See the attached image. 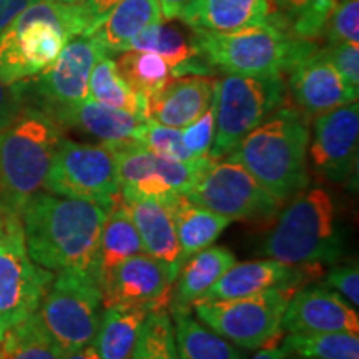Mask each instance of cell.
Returning a JSON list of instances; mask_svg holds the SVG:
<instances>
[{
	"instance_id": "6da1fadb",
	"label": "cell",
	"mask_w": 359,
	"mask_h": 359,
	"mask_svg": "<svg viewBox=\"0 0 359 359\" xmlns=\"http://www.w3.org/2000/svg\"><path fill=\"white\" fill-rule=\"evenodd\" d=\"M110 210L90 201L35 193L19 213L27 253L52 273L90 271Z\"/></svg>"
},
{
	"instance_id": "ba28073f",
	"label": "cell",
	"mask_w": 359,
	"mask_h": 359,
	"mask_svg": "<svg viewBox=\"0 0 359 359\" xmlns=\"http://www.w3.org/2000/svg\"><path fill=\"white\" fill-rule=\"evenodd\" d=\"M102 304L92 273L69 269L53 276L37 313L62 351L70 353L95 341Z\"/></svg>"
},
{
	"instance_id": "d6a6232c",
	"label": "cell",
	"mask_w": 359,
	"mask_h": 359,
	"mask_svg": "<svg viewBox=\"0 0 359 359\" xmlns=\"http://www.w3.org/2000/svg\"><path fill=\"white\" fill-rule=\"evenodd\" d=\"M281 346L288 356L304 359H359L354 333H290Z\"/></svg>"
},
{
	"instance_id": "4316f807",
	"label": "cell",
	"mask_w": 359,
	"mask_h": 359,
	"mask_svg": "<svg viewBox=\"0 0 359 359\" xmlns=\"http://www.w3.org/2000/svg\"><path fill=\"white\" fill-rule=\"evenodd\" d=\"M173 222L180 245V268L193 255L212 246L231 222L182 196L173 206Z\"/></svg>"
},
{
	"instance_id": "f6af8a7d",
	"label": "cell",
	"mask_w": 359,
	"mask_h": 359,
	"mask_svg": "<svg viewBox=\"0 0 359 359\" xmlns=\"http://www.w3.org/2000/svg\"><path fill=\"white\" fill-rule=\"evenodd\" d=\"M62 359H100V354H98L95 341L93 343L87 344V346L75 349V351L64 353Z\"/></svg>"
},
{
	"instance_id": "44dd1931",
	"label": "cell",
	"mask_w": 359,
	"mask_h": 359,
	"mask_svg": "<svg viewBox=\"0 0 359 359\" xmlns=\"http://www.w3.org/2000/svg\"><path fill=\"white\" fill-rule=\"evenodd\" d=\"M50 116L62 128H75L97 138L100 143L138 142L148 120L145 116L103 105L90 97L75 105L55 110Z\"/></svg>"
},
{
	"instance_id": "5bb4252c",
	"label": "cell",
	"mask_w": 359,
	"mask_h": 359,
	"mask_svg": "<svg viewBox=\"0 0 359 359\" xmlns=\"http://www.w3.org/2000/svg\"><path fill=\"white\" fill-rule=\"evenodd\" d=\"M358 102L314 116L308 145L313 170L334 183L346 182L358 167Z\"/></svg>"
},
{
	"instance_id": "ffe728a7",
	"label": "cell",
	"mask_w": 359,
	"mask_h": 359,
	"mask_svg": "<svg viewBox=\"0 0 359 359\" xmlns=\"http://www.w3.org/2000/svg\"><path fill=\"white\" fill-rule=\"evenodd\" d=\"M217 80L208 75H182L148 98L147 118L173 128H185L212 105Z\"/></svg>"
},
{
	"instance_id": "83f0119b",
	"label": "cell",
	"mask_w": 359,
	"mask_h": 359,
	"mask_svg": "<svg viewBox=\"0 0 359 359\" xmlns=\"http://www.w3.org/2000/svg\"><path fill=\"white\" fill-rule=\"evenodd\" d=\"M180 359H245L235 344L193 318L191 308L170 306Z\"/></svg>"
},
{
	"instance_id": "4fadbf2b",
	"label": "cell",
	"mask_w": 359,
	"mask_h": 359,
	"mask_svg": "<svg viewBox=\"0 0 359 359\" xmlns=\"http://www.w3.org/2000/svg\"><path fill=\"white\" fill-rule=\"evenodd\" d=\"M105 52L88 35L70 39L47 69L19 83L22 97L30 95L45 114L75 105L88 98L90 75Z\"/></svg>"
},
{
	"instance_id": "277c9868",
	"label": "cell",
	"mask_w": 359,
	"mask_h": 359,
	"mask_svg": "<svg viewBox=\"0 0 359 359\" xmlns=\"http://www.w3.org/2000/svg\"><path fill=\"white\" fill-rule=\"evenodd\" d=\"M62 127L37 107H25L0 130V212L19 218L25 201L43 188Z\"/></svg>"
},
{
	"instance_id": "8fae6325",
	"label": "cell",
	"mask_w": 359,
	"mask_h": 359,
	"mask_svg": "<svg viewBox=\"0 0 359 359\" xmlns=\"http://www.w3.org/2000/svg\"><path fill=\"white\" fill-rule=\"evenodd\" d=\"M185 198L230 222H269L281 212L280 201L248 170L228 158L215 160L193 183Z\"/></svg>"
},
{
	"instance_id": "60d3db41",
	"label": "cell",
	"mask_w": 359,
	"mask_h": 359,
	"mask_svg": "<svg viewBox=\"0 0 359 359\" xmlns=\"http://www.w3.org/2000/svg\"><path fill=\"white\" fill-rule=\"evenodd\" d=\"M22 109H24V97L19 83L8 85L0 80V130L12 123Z\"/></svg>"
},
{
	"instance_id": "7402d4cb",
	"label": "cell",
	"mask_w": 359,
	"mask_h": 359,
	"mask_svg": "<svg viewBox=\"0 0 359 359\" xmlns=\"http://www.w3.org/2000/svg\"><path fill=\"white\" fill-rule=\"evenodd\" d=\"M128 50L151 52L163 57L173 77L182 75H208L213 67L205 60L198 47V35L191 27L154 24L142 30L128 45Z\"/></svg>"
},
{
	"instance_id": "30bf717a",
	"label": "cell",
	"mask_w": 359,
	"mask_h": 359,
	"mask_svg": "<svg viewBox=\"0 0 359 359\" xmlns=\"http://www.w3.org/2000/svg\"><path fill=\"white\" fill-rule=\"evenodd\" d=\"M294 291L273 288L246 298L200 302L193 304L196 318L213 333L236 348L259 349L281 334L283 314Z\"/></svg>"
},
{
	"instance_id": "d6986e66",
	"label": "cell",
	"mask_w": 359,
	"mask_h": 359,
	"mask_svg": "<svg viewBox=\"0 0 359 359\" xmlns=\"http://www.w3.org/2000/svg\"><path fill=\"white\" fill-rule=\"evenodd\" d=\"M308 268L311 266H291L271 258L235 263L201 296L200 302L246 298L273 288H286L296 293L304 281V273Z\"/></svg>"
},
{
	"instance_id": "9a60e30c",
	"label": "cell",
	"mask_w": 359,
	"mask_h": 359,
	"mask_svg": "<svg viewBox=\"0 0 359 359\" xmlns=\"http://www.w3.org/2000/svg\"><path fill=\"white\" fill-rule=\"evenodd\" d=\"M175 276L160 259L138 253L118 264L102 290L103 306H128L167 311L172 303Z\"/></svg>"
},
{
	"instance_id": "8992f818",
	"label": "cell",
	"mask_w": 359,
	"mask_h": 359,
	"mask_svg": "<svg viewBox=\"0 0 359 359\" xmlns=\"http://www.w3.org/2000/svg\"><path fill=\"white\" fill-rule=\"evenodd\" d=\"M196 35L205 60L224 74L285 75L318 50L313 40L296 37L290 29L276 24Z\"/></svg>"
},
{
	"instance_id": "5b68a950",
	"label": "cell",
	"mask_w": 359,
	"mask_h": 359,
	"mask_svg": "<svg viewBox=\"0 0 359 359\" xmlns=\"http://www.w3.org/2000/svg\"><path fill=\"white\" fill-rule=\"evenodd\" d=\"M333 196L321 187H306L278 213L263 255L291 266L334 264L343 255V236L336 219Z\"/></svg>"
},
{
	"instance_id": "3957f363",
	"label": "cell",
	"mask_w": 359,
	"mask_h": 359,
	"mask_svg": "<svg viewBox=\"0 0 359 359\" xmlns=\"http://www.w3.org/2000/svg\"><path fill=\"white\" fill-rule=\"evenodd\" d=\"M87 34L82 6L37 0L0 32V80L22 83L47 69L70 39Z\"/></svg>"
},
{
	"instance_id": "7bdbcfd3",
	"label": "cell",
	"mask_w": 359,
	"mask_h": 359,
	"mask_svg": "<svg viewBox=\"0 0 359 359\" xmlns=\"http://www.w3.org/2000/svg\"><path fill=\"white\" fill-rule=\"evenodd\" d=\"M34 2L37 0H0V32Z\"/></svg>"
},
{
	"instance_id": "f35d334b",
	"label": "cell",
	"mask_w": 359,
	"mask_h": 359,
	"mask_svg": "<svg viewBox=\"0 0 359 359\" xmlns=\"http://www.w3.org/2000/svg\"><path fill=\"white\" fill-rule=\"evenodd\" d=\"M326 288L333 290L341 298H344L351 306L359 304V268L356 262L336 264L330 269L321 283Z\"/></svg>"
},
{
	"instance_id": "e575fe53",
	"label": "cell",
	"mask_w": 359,
	"mask_h": 359,
	"mask_svg": "<svg viewBox=\"0 0 359 359\" xmlns=\"http://www.w3.org/2000/svg\"><path fill=\"white\" fill-rule=\"evenodd\" d=\"M278 4L291 32L314 42L325 32L336 0H278Z\"/></svg>"
},
{
	"instance_id": "ab89813d",
	"label": "cell",
	"mask_w": 359,
	"mask_h": 359,
	"mask_svg": "<svg viewBox=\"0 0 359 359\" xmlns=\"http://www.w3.org/2000/svg\"><path fill=\"white\" fill-rule=\"evenodd\" d=\"M323 53L343 79L359 90V43H334L325 48Z\"/></svg>"
},
{
	"instance_id": "4dcf8cb0",
	"label": "cell",
	"mask_w": 359,
	"mask_h": 359,
	"mask_svg": "<svg viewBox=\"0 0 359 359\" xmlns=\"http://www.w3.org/2000/svg\"><path fill=\"white\" fill-rule=\"evenodd\" d=\"M62 356L64 351L45 330L37 311L0 338V359H62Z\"/></svg>"
},
{
	"instance_id": "8d00e7d4",
	"label": "cell",
	"mask_w": 359,
	"mask_h": 359,
	"mask_svg": "<svg viewBox=\"0 0 359 359\" xmlns=\"http://www.w3.org/2000/svg\"><path fill=\"white\" fill-rule=\"evenodd\" d=\"M323 35L330 45L359 43V0L336 2Z\"/></svg>"
},
{
	"instance_id": "9c48e42d",
	"label": "cell",
	"mask_w": 359,
	"mask_h": 359,
	"mask_svg": "<svg viewBox=\"0 0 359 359\" xmlns=\"http://www.w3.org/2000/svg\"><path fill=\"white\" fill-rule=\"evenodd\" d=\"M43 188L64 198L83 200L105 208L120 201L115 155L105 143H80L62 137Z\"/></svg>"
},
{
	"instance_id": "74e56055",
	"label": "cell",
	"mask_w": 359,
	"mask_h": 359,
	"mask_svg": "<svg viewBox=\"0 0 359 359\" xmlns=\"http://www.w3.org/2000/svg\"><path fill=\"white\" fill-rule=\"evenodd\" d=\"M182 138L185 143L187 150L198 158V156L210 155L215 138V107L212 105L203 115H200L195 122L182 128Z\"/></svg>"
},
{
	"instance_id": "d4e9b609",
	"label": "cell",
	"mask_w": 359,
	"mask_h": 359,
	"mask_svg": "<svg viewBox=\"0 0 359 359\" xmlns=\"http://www.w3.org/2000/svg\"><path fill=\"white\" fill-rule=\"evenodd\" d=\"M163 20L156 0H122L109 12L88 37L100 45L105 55L128 50V45L147 27Z\"/></svg>"
},
{
	"instance_id": "ac0fdd59",
	"label": "cell",
	"mask_w": 359,
	"mask_h": 359,
	"mask_svg": "<svg viewBox=\"0 0 359 359\" xmlns=\"http://www.w3.org/2000/svg\"><path fill=\"white\" fill-rule=\"evenodd\" d=\"M178 19L196 32H230L259 24L288 29L278 0H191Z\"/></svg>"
},
{
	"instance_id": "d590c367",
	"label": "cell",
	"mask_w": 359,
	"mask_h": 359,
	"mask_svg": "<svg viewBox=\"0 0 359 359\" xmlns=\"http://www.w3.org/2000/svg\"><path fill=\"white\" fill-rule=\"evenodd\" d=\"M138 142L150 151H154V154L167 156V158L178 161L195 160V156L187 150L185 143H183L182 128L167 127V125L156 123L154 120L148 118Z\"/></svg>"
},
{
	"instance_id": "bcb514c9",
	"label": "cell",
	"mask_w": 359,
	"mask_h": 359,
	"mask_svg": "<svg viewBox=\"0 0 359 359\" xmlns=\"http://www.w3.org/2000/svg\"><path fill=\"white\" fill-rule=\"evenodd\" d=\"M251 359H288V353L283 349V346H268L255 354Z\"/></svg>"
},
{
	"instance_id": "cb8c5ba5",
	"label": "cell",
	"mask_w": 359,
	"mask_h": 359,
	"mask_svg": "<svg viewBox=\"0 0 359 359\" xmlns=\"http://www.w3.org/2000/svg\"><path fill=\"white\" fill-rule=\"evenodd\" d=\"M138 253H145V250L127 206L120 198L107 215L90 268L100 291L105 288L114 269Z\"/></svg>"
},
{
	"instance_id": "681fc988",
	"label": "cell",
	"mask_w": 359,
	"mask_h": 359,
	"mask_svg": "<svg viewBox=\"0 0 359 359\" xmlns=\"http://www.w3.org/2000/svg\"><path fill=\"white\" fill-rule=\"evenodd\" d=\"M290 359H304V358H298V356H288Z\"/></svg>"
},
{
	"instance_id": "7a4b0ae2",
	"label": "cell",
	"mask_w": 359,
	"mask_h": 359,
	"mask_svg": "<svg viewBox=\"0 0 359 359\" xmlns=\"http://www.w3.org/2000/svg\"><path fill=\"white\" fill-rule=\"evenodd\" d=\"M309 116L281 105L224 158L236 161L280 203L309 185Z\"/></svg>"
},
{
	"instance_id": "2e32d148",
	"label": "cell",
	"mask_w": 359,
	"mask_h": 359,
	"mask_svg": "<svg viewBox=\"0 0 359 359\" xmlns=\"http://www.w3.org/2000/svg\"><path fill=\"white\" fill-rule=\"evenodd\" d=\"M288 74L291 97L296 107L309 118L358 102L359 90L343 79L323 50H316L296 64Z\"/></svg>"
},
{
	"instance_id": "f546056e",
	"label": "cell",
	"mask_w": 359,
	"mask_h": 359,
	"mask_svg": "<svg viewBox=\"0 0 359 359\" xmlns=\"http://www.w3.org/2000/svg\"><path fill=\"white\" fill-rule=\"evenodd\" d=\"M88 97L103 105L147 118L148 100L125 82L116 70L115 60L109 55L102 57L93 67L90 75Z\"/></svg>"
},
{
	"instance_id": "52a82bcc",
	"label": "cell",
	"mask_w": 359,
	"mask_h": 359,
	"mask_svg": "<svg viewBox=\"0 0 359 359\" xmlns=\"http://www.w3.org/2000/svg\"><path fill=\"white\" fill-rule=\"evenodd\" d=\"M285 100V75L228 74L215 85V138L210 156L222 160L230 155Z\"/></svg>"
},
{
	"instance_id": "603a6c76",
	"label": "cell",
	"mask_w": 359,
	"mask_h": 359,
	"mask_svg": "<svg viewBox=\"0 0 359 359\" xmlns=\"http://www.w3.org/2000/svg\"><path fill=\"white\" fill-rule=\"evenodd\" d=\"M123 203L140 235L145 253L167 264L177 280L180 271V245L172 208L156 200H123Z\"/></svg>"
},
{
	"instance_id": "c3c4849f",
	"label": "cell",
	"mask_w": 359,
	"mask_h": 359,
	"mask_svg": "<svg viewBox=\"0 0 359 359\" xmlns=\"http://www.w3.org/2000/svg\"><path fill=\"white\" fill-rule=\"evenodd\" d=\"M50 2H58V4H69V6H82L85 0H50Z\"/></svg>"
},
{
	"instance_id": "ee69618b",
	"label": "cell",
	"mask_w": 359,
	"mask_h": 359,
	"mask_svg": "<svg viewBox=\"0 0 359 359\" xmlns=\"http://www.w3.org/2000/svg\"><path fill=\"white\" fill-rule=\"evenodd\" d=\"M160 6V13H161V19L172 22L175 19H178L180 13L183 12L188 4L191 0H156Z\"/></svg>"
},
{
	"instance_id": "484cf974",
	"label": "cell",
	"mask_w": 359,
	"mask_h": 359,
	"mask_svg": "<svg viewBox=\"0 0 359 359\" xmlns=\"http://www.w3.org/2000/svg\"><path fill=\"white\" fill-rule=\"evenodd\" d=\"M236 263L226 246H208L185 262L173 285L170 306L191 308Z\"/></svg>"
},
{
	"instance_id": "7dc6e473",
	"label": "cell",
	"mask_w": 359,
	"mask_h": 359,
	"mask_svg": "<svg viewBox=\"0 0 359 359\" xmlns=\"http://www.w3.org/2000/svg\"><path fill=\"white\" fill-rule=\"evenodd\" d=\"M12 218V217H6L2 212H0V240H2V236L6 235V230H7V219Z\"/></svg>"
},
{
	"instance_id": "e0dca14e",
	"label": "cell",
	"mask_w": 359,
	"mask_h": 359,
	"mask_svg": "<svg viewBox=\"0 0 359 359\" xmlns=\"http://www.w3.org/2000/svg\"><path fill=\"white\" fill-rule=\"evenodd\" d=\"M288 333H359L356 308L326 286L298 290L286 304L281 323Z\"/></svg>"
},
{
	"instance_id": "1f68e13d",
	"label": "cell",
	"mask_w": 359,
	"mask_h": 359,
	"mask_svg": "<svg viewBox=\"0 0 359 359\" xmlns=\"http://www.w3.org/2000/svg\"><path fill=\"white\" fill-rule=\"evenodd\" d=\"M115 65L125 82L147 100L173 79L167 60L151 52L125 50L118 53Z\"/></svg>"
},
{
	"instance_id": "b9f144b4",
	"label": "cell",
	"mask_w": 359,
	"mask_h": 359,
	"mask_svg": "<svg viewBox=\"0 0 359 359\" xmlns=\"http://www.w3.org/2000/svg\"><path fill=\"white\" fill-rule=\"evenodd\" d=\"M122 0H85L82 4L85 19H87V34L92 32L100 22L109 15V12Z\"/></svg>"
},
{
	"instance_id": "f1b7e54d",
	"label": "cell",
	"mask_w": 359,
	"mask_h": 359,
	"mask_svg": "<svg viewBox=\"0 0 359 359\" xmlns=\"http://www.w3.org/2000/svg\"><path fill=\"white\" fill-rule=\"evenodd\" d=\"M147 314L142 308L105 306L95 336L100 359H130Z\"/></svg>"
},
{
	"instance_id": "7c38bea8",
	"label": "cell",
	"mask_w": 359,
	"mask_h": 359,
	"mask_svg": "<svg viewBox=\"0 0 359 359\" xmlns=\"http://www.w3.org/2000/svg\"><path fill=\"white\" fill-rule=\"evenodd\" d=\"M52 280L27 253L19 218H8L0 240V338L37 311Z\"/></svg>"
},
{
	"instance_id": "836d02e7",
	"label": "cell",
	"mask_w": 359,
	"mask_h": 359,
	"mask_svg": "<svg viewBox=\"0 0 359 359\" xmlns=\"http://www.w3.org/2000/svg\"><path fill=\"white\" fill-rule=\"evenodd\" d=\"M130 359H180L172 316L167 311L147 314Z\"/></svg>"
}]
</instances>
